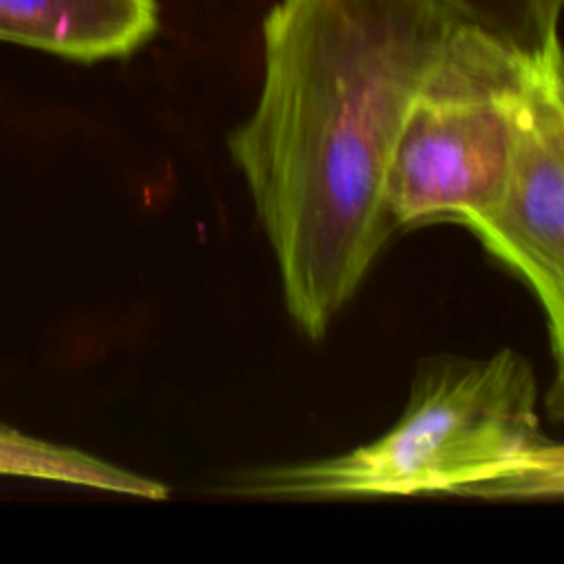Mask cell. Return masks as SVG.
<instances>
[{
  "instance_id": "6da1fadb",
  "label": "cell",
  "mask_w": 564,
  "mask_h": 564,
  "mask_svg": "<svg viewBox=\"0 0 564 564\" xmlns=\"http://www.w3.org/2000/svg\"><path fill=\"white\" fill-rule=\"evenodd\" d=\"M456 24L438 0H280L264 18L262 86L229 152L313 341L394 234L390 156Z\"/></svg>"
},
{
  "instance_id": "7a4b0ae2",
  "label": "cell",
  "mask_w": 564,
  "mask_h": 564,
  "mask_svg": "<svg viewBox=\"0 0 564 564\" xmlns=\"http://www.w3.org/2000/svg\"><path fill=\"white\" fill-rule=\"evenodd\" d=\"M236 491L549 500L564 494V449L542 430L531 361L502 348L487 359L430 361L401 416L381 436L337 456L249 471Z\"/></svg>"
},
{
  "instance_id": "3957f363",
  "label": "cell",
  "mask_w": 564,
  "mask_h": 564,
  "mask_svg": "<svg viewBox=\"0 0 564 564\" xmlns=\"http://www.w3.org/2000/svg\"><path fill=\"white\" fill-rule=\"evenodd\" d=\"M535 55L454 26L390 156L383 196L394 234L434 223L471 231L496 209Z\"/></svg>"
},
{
  "instance_id": "277c9868",
  "label": "cell",
  "mask_w": 564,
  "mask_h": 564,
  "mask_svg": "<svg viewBox=\"0 0 564 564\" xmlns=\"http://www.w3.org/2000/svg\"><path fill=\"white\" fill-rule=\"evenodd\" d=\"M482 249L535 295L562 390L564 352V79L562 48L535 55L518 110L505 192L471 229Z\"/></svg>"
},
{
  "instance_id": "5b68a950",
  "label": "cell",
  "mask_w": 564,
  "mask_h": 564,
  "mask_svg": "<svg viewBox=\"0 0 564 564\" xmlns=\"http://www.w3.org/2000/svg\"><path fill=\"white\" fill-rule=\"evenodd\" d=\"M156 29L154 0H0V42L77 62L128 57Z\"/></svg>"
},
{
  "instance_id": "8992f818",
  "label": "cell",
  "mask_w": 564,
  "mask_h": 564,
  "mask_svg": "<svg viewBox=\"0 0 564 564\" xmlns=\"http://www.w3.org/2000/svg\"><path fill=\"white\" fill-rule=\"evenodd\" d=\"M0 476L82 485L148 500L167 496V487L152 478L128 471L77 447L51 443L9 425H0Z\"/></svg>"
},
{
  "instance_id": "52a82bcc",
  "label": "cell",
  "mask_w": 564,
  "mask_h": 564,
  "mask_svg": "<svg viewBox=\"0 0 564 564\" xmlns=\"http://www.w3.org/2000/svg\"><path fill=\"white\" fill-rule=\"evenodd\" d=\"M460 24L520 53L560 46L557 24L564 0H438Z\"/></svg>"
}]
</instances>
